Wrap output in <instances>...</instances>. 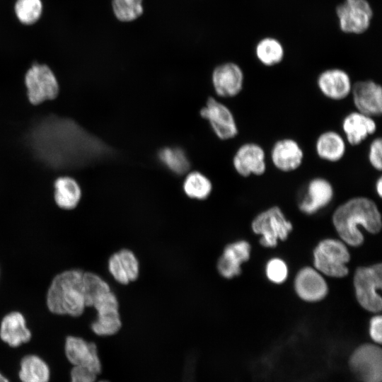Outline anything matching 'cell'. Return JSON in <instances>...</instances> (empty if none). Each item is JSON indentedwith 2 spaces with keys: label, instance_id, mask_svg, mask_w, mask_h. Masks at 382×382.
Instances as JSON below:
<instances>
[{
  "label": "cell",
  "instance_id": "1",
  "mask_svg": "<svg viewBox=\"0 0 382 382\" xmlns=\"http://www.w3.org/2000/svg\"><path fill=\"white\" fill-rule=\"evenodd\" d=\"M332 223L340 237L347 244L357 247L364 236L359 226L369 233H377L381 228V213L376 204L366 197H356L340 204L332 214Z\"/></svg>",
  "mask_w": 382,
  "mask_h": 382
},
{
  "label": "cell",
  "instance_id": "2",
  "mask_svg": "<svg viewBox=\"0 0 382 382\" xmlns=\"http://www.w3.org/2000/svg\"><path fill=\"white\" fill-rule=\"evenodd\" d=\"M79 269L65 270L52 279L48 288L46 303L49 311L56 315L81 316L86 306L83 276Z\"/></svg>",
  "mask_w": 382,
  "mask_h": 382
},
{
  "label": "cell",
  "instance_id": "3",
  "mask_svg": "<svg viewBox=\"0 0 382 382\" xmlns=\"http://www.w3.org/2000/svg\"><path fill=\"white\" fill-rule=\"evenodd\" d=\"M86 307L96 311V318L91 323V330L98 336H110L122 328L120 304L111 288L104 289L93 295L86 303Z\"/></svg>",
  "mask_w": 382,
  "mask_h": 382
},
{
  "label": "cell",
  "instance_id": "4",
  "mask_svg": "<svg viewBox=\"0 0 382 382\" xmlns=\"http://www.w3.org/2000/svg\"><path fill=\"white\" fill-rule=\"evenodd\" d=\"M314 265L322 273L332 277H343L349 270L346 264L350 255L340 241L327 238L321 241L313 251Z\"/></svg>",
  "mask_w": 382,
  "mask_h": 382
},
{
  "label": "cell",
  "instance_id": "5",
  "mask_svg": "<svg viewBox=\"0 0 382 382\" xmlns=\"http://www.w3.org/2000/svg\"><path fill=\"white\" fill-rule=\"evenodd\" d=\"M356 297L364 309L376 313L381 310L382 299L378 291L382 286L381 263L358 267L354 277Z\"/></svg>",
  "mask_w": 382,
  "mask_h": 382
},
{
  "label": "cell",
  "instance_id": "6",
  "mask_svg": "<svg viewBox=\"0 0 382 382\" xmlns=\"http://www.w3.org/2000/svg\"><path fill=\"white\" fill-rule=\"evenodd\" d=\"M349 370L360 382H382V349L365 343L358 346L348 360Z\"/></svg>",
  "mask_w": 382,
  "mask_h": 382
},
{
  "label": "cell",
  "instance_id": "7",
  "mask_svg": "<svg viewBox=\"0 0 382 382\" xmlns=\"http://www.w3.org/2000/svg\"><path fill=\"white\" fill-rule=\"evenodd\" d=\"M255 233L262 235L260 244L266 248H273L277 241H284L292 231V224L288 221L281 209L272 207L258 214L252 222Z\"/></svg>",
  "mask_w": 382,
  "mask_h": 382
},
{
  "label": "cell",
  "instance_id": "8",
  "mask_svg": "<svg viewBox=\"0 0 382 382\" xmlns=\"http://www.w3.org/2000/svg\"><path fill=\"white\" fill-rule=\"evenodd\" d=\"M25 84L28 99L34 105L56 98L59 91L55 74L44 64H34L27 70Z\"/></svg>",
  "mask_w": 382,
  "mask_h": 382
},
{
  "label": "cell",
  "instance_id": "9",
  "mask_svg": "<svg viewBox=\"0 0 382 382\" xmlns=\"http://www.w3.org/2000/svg\"><path fill=\"white\" fill-rule=\"evenodd\" d=\"M339 28L348 34H361L370 27L374 12L367 0H344L335 8Z\"/></svg>",
  "mask_w": 382,
  "mask_h": 382
},
{
  "label": "cell",
  "instance_id": "10",
  "mask_svg": "<svg viewBox=\"0 0 382 382\" xmlns=\"http://www.w3.org/2000/svg\"><path fill=\"white\" fill-rule=\"evenodd\" d=\"M200 116L207 120L216 136L221 140L235 138L238 128L231 110L213 97H209L199 111Z\"/></svg>",
  "mask_w": 382,
  "mask_h": 382
},
{
  "label": "cell",
  "instance_id": "11",
  "mask_svg": "<svg viewBox=\"0 0 382 382\" xmlns=\"http://www.w3.org/2000/svg\"><path fill=\"white\" fill-rule=\"evenodd\" d=\"M232 163L236 173L242 177L260 176L267 170L266 154L260 144L247 142L236 150Z\"/></svg>",
  "mask_w": 382,
  "mask_h": 382
},
{
  "label": "cell",
  "instance_id": "12",
  "mask_svg": "<svg viewBox=\"0 0 382 382\" xmlns=\"http://www.w3.org/2000/svg\"><path fill=\"white\" fill-rule=\"evenodd\" d=\"M356 110L372 117L382 114V88L376 81L368 79L352 84L351 94Z\"/></svg>",
  "mask_w": 382,
  "mask_h": 382
},
{
  "label": "cell",
  "instance_id": "13",
  "mask_svg": "<svg viewBox=\"0 0 382 382\" xmlns=\"http://www.w3.org/2000/svg\"><path fill=\"white\" fill-rule=\"evenodd\" d=\"M65 354L75 367L87 369L97 375L101 371V363L95 343L76 336H68L65 340Z\"/></svg>",
  "mask_w": 382,
  "mask_h": 382
},
{
  "label": "cell",
  "instance_id": "14",
  "mask_svg": "<svg viewBox=\"0 0 382 382\" xmlns=\"http://www.w3.org/2000/svg\"><path fill=\"white\" fill-rule=\"evenodd\" d=\"M212 81L217 96L222 98L235 97L243 90V71L234 62L223 63L214 69Z\"/></svg>",
  "mask_w": 382,
  "mask_h": 382
},
{
  "label": "cell",
  "instance_id": "15",
  "mask_svg": "<svg viewBox=\"0 0 382 382\" xmlns=\"http://www.w3.org/2000/svg\"><path fill=\"white\" fill-rule=\"evenodd\" d=\"M320 93L332 100H342L351 94L352 83L349 74L339 68L320 72L316 80Z\"/></svg>",
  "mask_w": 382,
  "mask_h": 382
},
{
  "label": "cell",
  "instance_id": "16",
  "mask_svg": "<svg viewBox=\"0 0 382 382\" xmlns=\"http://www.w3.org/2000/svg\"><path fill=\"white\" fill-rule=\"evenodd\" d=\"M333 195V186L328 180L323 177L313 178L306 185L299 204V209L304 214H313L328 205Z\"/></svg>",
  "mask_w": 382,
  "mask_h": 382
},
{
  "label": "cell",
  "instance_id": "17",
  "mask_svg": "<svg viewBox=\"0 0 382 382\" xmlns=\"http://www.w3.org/2000/svg\"><path fill=\"white\" fill-rule=\"evenodd\" d=\"M108 270L115 282L127 285L139 278V261L132 250L122 248L110 256Z\"/></svg>",
  "mask_w": 382,
  "mask_h": 382
},
{
  "label": "cell",
  "instance_id": "18",
  "mask_svg": "<svg viewBox=\"0 0 382 382\" xmlns=\"http://www.w3.org/2000/svg\"><path fill=\"white\" fill-rule=\"evenodd\" d=\"M270 158L279 170L289 173L297 170L302 164L304 153L299 144L291 138L277 140L272 146Z\"/></svg>",
  "mask_w": 382,
  "mask_h": 382
},
{
  "label": "cell",
  "instance_id": "19",
  "mask_svg": "<svg viewBox=\"0 0 382 382\" xmlns=\"http://www.w3.org/2000/svg\"><path fill=\"white\" fill-rule=\"evenodd\" d=\"M250 245L245 241L228 244L219 257L216 268L221 276L232 279L241 273V264L250 258Z\"/></svg>",
  "mask_w": 382,
  "mask_h": 382
},
{
  "label": "cell",
  "instance_id": "20",
  "mask_svg": "<svg viewBox=\"0 0 382 382\" xmlns=\"http://www.w3.org/2000/svg\"><path fill=\"white\" fill-rule=\"evenodd\" d=\"M342 129L346 142L358 146L376 132L377 125L374 117L356 110L345 116Z\"/></svg>",
  "mask_w": 382,
  "mask_h": 382
},
{
  "label": "cell",
  "instance_id": "21",
  "mask_svg": "<svg viewBox=\"0 0 382 382\" xmlns=\"http://www.w3.org/2000/svg\"><path fill=\"white\" fill-rule=\"evenodd\" d=\"M294 289L301 299L309 302L322 300L328 291L323 277L309 267H303L298 272L294 280Z\"/></svg>",
  "mask_w": 382,
  "mask_h": 382
},
{
  "label": "cell",
  "instance_id": "22",
  "mask_svg": "<svg viewBox=\"0 0 382 382\" xmlns=\"http://www.w3.org/2000/svg\"><path fill=\"white\" fill-rule=\"evenodd\" d=\"M31 337V332L21 313L12 311L4 316L0 323V338L5 343L17 347L28 342Z\"/></svg>",
  "mask_w": 382,
  "mask_h": 382
},
{
  "label": "cell",
  "instance_id": "23",
  "mask_svg": "<svg viewBox=\"0 0 382 382\" xmlns=\"http://www.w3.org/2000/svg\"><path fill=\"white\" fill-rule=\"evenodd\" d=\"M346 141L338 132L328 130L321 133L317 138L315 150L318 156L328 162L340 161L346 153Z\"/></svg>",
  "mask_w": 382,
  "mask_h": 382
},
{
  "label": "cell",
  "instance_id": "24",
  "mask_svg": "<svg viewBox=\"0 0 382 382\" xmlns=\"http://www.w3.org/2000/svg\"><path fill=\"white\" fill-rule=\"evenodd\" d=\"M54 198L61 209L70 210L76 207L81 198V189L74 178L69 176L58 178L54 184Z\"/></svg>",
  "mask_w": 382,
  "mask_h": 382
},
{
  "label": "cell",
  "instance_id": "25",
  "mask_svg": "<svg viewBox=\"0 0 382 382\" xmlns=\"http://www.w3.org/2000/svg\"><path fill=\"white\" fill-rule=\"evenodd\" d=\"M20 366L18 375L22 382H49L50 368L40 357L34 354L25 356Z\"/></svg>",
  "mask_w": 382,
  "mask_h": 382
},
{
  "label": "cell",
  "instance_id": "26",
  "mask_svg": "<svg viewBox=\"0 0 382 382\" xmlns=\"http://www.w3.org/2000/svg\"><path fill=\"white\" fill-rule=\"evenodd\" d=\"M255 54L262 64L273 66L282 62L284 49L277 38L266 37L258 41L255 47Z\"/></svg>",
  "mask_w": 382,
  "mask_h": 382
},
{
  "label": "cell",
  "instance_id": "27",
  "mask_svg": "<svg viewBox=\"0 0 382 382\" xmlns=\"http://www.w3.org/2000/svg\"><path fill=\"white\" fill-rule=\"evenodd\" d=\"M158 158L168 170L178 175L186 173L190 168V160L180 147H163L158 152Z\"/></svg>",
  "mask_w": 382,
  "mask_h": 382
},
{
  "label": "cell",
  "instance_id": "28",
  "mask_svg": "<svg viewBox=\"0 0 382 382\" xmlns=\"http://www.w3.org/2000/svg\"><path fill=\"white\" fill-rule=\"evenodd\" d=\"M184 193L189 198L197 200H204L209 197L212 191L211 180L199 171L189 173L183 183Z\"/></svg>",
  "mask_w": 382,
  "mask_h": 382
},
{
  "label": "cell",
  "instance_id": "29",
  "mask_svg": "<svg viewBox=\"0 0 382 382\" xmlns=\"http://www.w3.org/2000/svg\"><path fill=\"white\" fill-rule=\"evenodd\" d=\"M13 8L18 21L23 25H30L41 18L43 3L42 0H16Z\"/></svg>",
  "mask_w": 382,
  "mask_h": 382
},
{
  "label": "cell",
  "instance_id": "30",
  "mask_svg": "<svg viewBox=\"0 0 382 382\" xmlns=\"http://www.w3.org/2000/svg\"><path fill=\"white\" fill-rule=\"evenodd\" d=\"M142 0H112L113 13L120 21L130 22L143 13Z\"/></svg>",
  "mask_w": 382,
  "mask_h": 382
},
{
  "label": "cell",
  "instance_id": "31",
  "mask_svg": "<svg viewBox=\"0 0 382 382\" xmlns=\"http://www.w3.org/2000/svg\"><path fill=\"white\" fill-rule=\"evenodd\" d=\"M266 274L272 282L281 284L284 282L288 274L286 263L279 258H273L268 261L266 266Z\"/></svg>",
  "mask_w": 382,
  "mask_h": 382
},
{
  "label": "cell",
  "instance_id": "32",
  "mask_svg": "<svg viewBox=\"0 0 382 382\" xmlns=\"http://www.w3.org/2000/svg\"><path fill=\"white\" fill-rule=\"evenodd\" d=\"M368 160L373 168L378 171L382 170V139L381 137L374 139L368 151Z\"/></svg>",
  "mask_w": 382,
  "mask_h": 382
},
{
  "label": "cell",
  "instance_id": "33",
  "mask_svg": "<svg viewBox=\"0 0 382 382\" xmlns=\"http://www.w3.org/2000/svg\"><path fill=\"white\" fill-rule=\"evenodd\" d=\"M97 374L84 368L74 366L71 371V382H96Z\"/></svg>",
  "mask_w": 382,
  "mask_h": 382
},
{
  "label": "cell",
  "instance_id": "34",
  "mask_svg": "<svg viewBox=\"0 0 382 382\" xmlns=\"http://www.w3.org/2000/svg\"><path fill=\"white\" fill-rule=\"evenodd\" d=\"M382 318L381 316H374L370 320L369 335L376 343L381 344Z\"/></svg>",
  "mask_w": 382,
  "mask_h": 382
},
{
  "label": "cell",
  "instance_id": "35",
  "mask_svg": "<svg viewBox=\"0 0 382 382\" xmlns=\"http://www.w3.org/2000/svg\"><path fill=\"white\" fill-rule=\"evenodd\" d=\"M375 190L378 195L381 197H382V178L381 176H379L375 183Z\"/></svg>",
  "mask_w": 382,
  "mask_h": 382
},
{
  "label": "cell",
  "instance_id": "36",
  "mask_svg": "<svg viewBox=\"0 0 382 382\" xmlns=\"http://www.w3.org/2000/svg\"><path fill=\"white\" fill-rule=\"evenodd\" d=\"M0 382H9L8 380L0 373Z\"/></svg>",
  "mask_w": 382,
  "mask_h": 382
},
{
  "label": "cell",
  "instance_id": "37",
  "mask_svg": "<svg viewBox=\"0 0 382 382\" xmlns=\"http://www.w3.org/2000/svg\"><path fill=\"white\" fill-rule=\"evenodd\" d=\"M99 382H108V381H100Z\"/></svg>",
  "mask_w": 382,
  "mask_h": 382
}]
</instances>
